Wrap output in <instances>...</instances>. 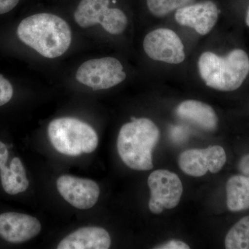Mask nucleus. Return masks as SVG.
<instances>
[{
	"mask_svg": "<svg viewBox=\"0 0 249 249\" xmlns=\"http://www.w3.org/2000/svg\"><path fill=\"white\" fill-rule=\"evenodd\" d=\"M19 40L47 58L61 56L71 45L68 23L56 15L40 13L23 19L18 26Z\"/></svg>",
	"mask_w": 249,
	"mask_h": 249,
	"instance_id": "obj_1",
	"label": "nucleus"
},
{
	"mask_svg": "<svg viewBox=\"0 0 249 249\" xmlns=\"http://www.w3.org/2000/svg\"><path fill=\"white\" fill-rule=\"evenodd\" d=\"M160 139V129L153 121L146 118H132L120 129L118 152L131 169L150 170L153 168L152 151Z\"/></svg>",
	"mask_w": 249,
	"mask_h": 249,
	"instance_id": "obj_2",
	"label": "nucleus"
},
{
	"mask_svg": "<svg viewBox=\"0 0 249 249\" xmlns=\"http://www.w3.org/2000/svg\"><path fill=\"white\" fill-rule=\"evenodd\" d=\"M198 69L201 79L209 88L222 91H235L249 74V57L240 49L231 51L225 56L206 52L199 57Z\"/></svg>",
	"mask_w": 249,
	"mask_h": 249,
	"instance_id": "obj_3",
	"label": "nucleus"
},
{
	"mask_svg": "<svg viewBox=\"0 0 249 249\" xmlns=\"http://www.w3.org/2000/svg\"><path fill=\"white\" fill-rule=\"evenodd\" d=\"M48 135L54 148L65 155L91 153L98 146V137L94 129L75 118L54 119L49 124Z\"/></svg>",
	"mask_w": 249,
	"mask_h": 249,
	"instance_id": "obj_4",
	"label": "nucleus"
},
{
	"mask_svg": "<svg viewBox=\"0 0 249 249\" xmlns=\"http://www.w3.org/2000/svg\"><path fill=\"white\" fill-rule=\"evenodd\" d=\"M109 4L110 0H81L73 14L75 22L83 29L101 25L111 35L123 34L128 23L127 16Z\"/></svg>",
	"mask_w": 249,
	"mask_h": 249,
	"instance_id": "obj_5",
	"label": "nucleus"
},
{
	"mask_svg": "<svg viewBox=\"0 0 249 249\" xmlns=\"http://www.w3.org/2000/svg\"><path fill=\"white\" fill-rule=\"evenodd\" d=\"M126 76L121 62L113 57L91 59L83 62L76 74L78 83L93 90L110 89L124 81Z\"/></svg>",
	"mask_w": 249,
	"mask_h": 249,
	"instance_id": "obj_6",
	"label": "nucleus"
},
{
	"mask_svg": "<svg viewBox=\"0 0 249 249\" xmlns=\"http://www.w3.org/2000/svg\"><path fill=\"white\" fill-rule=\"evenodd\" d=\"M150 189L149 209L155 214L178 206L183 193V185L176 174L167 170L152 172L147 180Z\"/></svg>",
	"mask_w": 249,
	"mask_h": 249,
	"instance_id": "obj_7",
	"label": "nucleus"
},
{
	"mask_svg": "<svg viewBox=\"0 0 249 249\" xmlns=\"http://www.w3.org/2000/svg\"><path fill=\"white\" fill-rule=\"evenodd\" d=\"M142 45L147 56L156 61L178 65L186 59L182 41L171 29L160 28L152 31L145 36Z\"/></svg>",
	"mask_w": 249,
	"mask_h": 249,
	"instance_id": "obj_8",
	"label": "nucleus"
},
{
	"mask_svg": "<svg viewBox=\"0 0 249 249\" xmlns=\"http://www.w3.org/2000/svg\"><path fill=\"white\" fill-rule=\"evenodd\" d=\"M227 161L225 150L219 145H213L205 149H190L178 157V166L189 176H204L208 171L217 173Z\"/></svg>",
	"mask_w": 249,
	"mask_h": 249,
	"instance_id": "obj_9",
	"label": "nucleus"
},
{
	"mask_svg": "<svg viewBox=\"0 0 249 249\" xmlns=\"http://www.w3.org/2000/svg\"><path fill=\"white\" fill-rule=\"evenodd\" d=\"M56 186L65 200L76 209H91L99 198V186L88 178L62 175L57 180Z\"/></svg>",
	"mask_w": 249,
	"mask_h": 249,
	"instance_id": "obj_10",
	"label": "nucleus"
},
{
	"mask_svg": "<svg viewBox=\"0 0 249 249\" xmlns=\"http://www.w3.org/2000/svg\"><path fill=\"white\" fill-rule=\"evenodd\" d=\"M217 5L212 1L191 4L177 10L175 19L178 24L192 28L199 35H207L212 31L219 17Z\"/></svg>",
	"mask_w": 249,
	"mask_h": 249,
	"instance_id": "obj_11",
	"label": "nucleus"
},
{
	"mask_svg": "<svg viewBox=\"0 0 249 249\" xmlns=\"http://www.w3.org/2000/svg\"><path fill=\"white\" fill-rule=\"evenodd\" d=\"M41 224L37 218L18 213L0 214V237L6 242L20 244L40 233Z\"/></svg>",
	"mask_w": 249,
	"mask_h": 249,
	"instance_id": "obj_12",
	"label": "nucleus"
},
{
	"mask_svg": "<svg viewBox=\"0 0 249 249\" xmlns=\"http://www.w3.org/2000/svg\"><path fill=\"white\" fill-rule=\"evenodd\" d=\"M111 237L106 229L101 227L81 228L72 232L58 244V249H107Z\"/></svg>",
	"mask_w": 249,
	"mask_h": 249,
	"instance_id": "obj_13",
	"label": "nucleus"
},
{
	"mask_svg": "<svg viewBox=\"0 0 249 249\" xmlns=\"http://www.w3.org/2000/svg\"><path fill=\"white\" fill-rule=\"evenodd\" d=\"M178 117L189 121L208 132L215 130L218 118L213 108L196 100H188L180 103L176 109Z\"/></svg>",
	"mask_w": 249,
	"mask_h": 249,
	"instance_id": "obj_14",
	"label": "nucleus"
},
{
	"mask_svg": "<svg viewBox=\"0 0 249 249\" xmlns=\"http://www.w3.org/2000/svg\"><path fill=\"white\" fill-rule=\"evenodd\" d=\"M0 178L3 189L11 196L23 193L29 188L25 168L18 157L11 160L9 167L6 165L0 168Z\"/></svg>",
	"mask_w": 249,
	"mask_h": 249,
	"instance_id": "obj_15",
	"label": "nucleus"
},
{
	"mask_svg": "<svg viewBox=\"0 0 249 249\" xmlns=\"http://www.w3.org/2000/svg\"><path fill=\"white\" fill-rule=\"evenodd\" d=\"M227 205L232 212L249 209V177L234 175L227 183Z\"/></svg>",
	"mask_w": 249,
	"mask_h": 249,
	"instance_id": "obj_16",
	"label": "nucleus"
},
{
	"mask_svg": "<svg viewBox=\"0 0 249 249\" xmlns=\"http://www.w3.org/2000/svg\"><path fill=\"white\" fill-rule=\"evenodd\" d=\"M225 247L227 249H249V216L241 219L228 232Z\"/></svg>",
	"mask_w": 249,
	"mask_h": 249,
	"instance_id": "obj_17",
	"label": "nucleus"
},
{
	"mask_svg": "<svg viewBox=\"0 0 249 249\" xmlns=\"http://www.w3.org/2000/svg\"><path fill=\"white\" fill-rule=\"evenodd\" d=\"M193 1L194 0H147V6L153 16L161 18L192 4Z\"/></svg>",
	"mask_w": 249,
	"mask_h": 249,
	"instance_id": "obj_18",
	"label": "nucleus"
},
{
	"mask_svg": "<svg viewBox=\"0 0 249 249\" xmlns=\"http://www.w3.org/2000/svg\"><path fill=\"white\" fill-rule=\"evenodd\" d=\"M14 94V88L11 83L0 75V106H4L11 101Z\"/></svg>",
	"mask_w": 249,
	"mask_h": 249,
	"instance_id": "obj_19",
	"label": "nucleus"
},
{
	"mask_svg": "<svg viewBox=\"0 0 249 249\" xmlns=\"http://www.w3.org/2000/svg\"><path fill=\"white\" fill-rule=\"evenodd\" d=\"M156 249H189L190 247L185 242L180 240H170L155 247Z\"/></svg>",
	"mask_w": 249,
	"mask_h": 249,
	"instance_id": "obj_20",
	"label": "nucleus"
},
{
	"mask_svg": "<svg viewBox=\"0 0 249 249\" xmlns=\"http://www.w3.org/2000/svg\"><path fill=\"white\" fill-rule=\"evenodd\" d=\"M19 0H0V15L6 14L14 9Z\"/></svg>",
	"mask_w": 249,
	"mask_h": 249,
	"instance_id": "obj_21",
	"label": "nucleus"
},
{
	"mask_svg": "<svg viewBox=\"0 0 249 249\" xmlns=\"http://www.w3.org/2000/svg\"><path fill=\"white\" fill-rule=\"evenodd\" d=\"M239 170L242 175L249 177V155L244 156L238 164Z\"/></svg>",
	"mask_w": 249,
	"mask_h": 249,
	"instance_id": "obj_22",
	"label": "nucleus"
},
{
	"mask_svg": "<svg viewBox=\"0 0 249 249\" xmlns=\"http://www.w3.org/2000/svg\"><path fill=\"white\" fill-rule=\"evenodd\" d=\"M9 159V151L4 142H0V168L4 166Z\"/></svg>",
	"mask_w": 249,
	"mask_h": 249,
	"instance_id": "obj_23",
	"label": "nucleus"
},
{
	"mask_svg": "<svg viewBox=\"0 0 249 249\" xmlns=\"http://www.w3.org/2000/svg\"><path fill=\"white\" fill-rule=\"evenodd\" d=\"M246 24H247V25L249 27V9L248 10V11H247V16H246Z\"/></svg>",
	"mask_w": 249,
	"mask_h": 249,
	"instance_id": "obj_24",
	"label": "nucleus"
}]
</instances>
